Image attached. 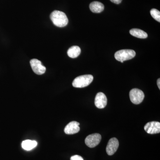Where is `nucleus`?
<instances>
[{"label": "nucleus", "mask_w": 160, "mask_h": 160, "mask_svg": "<svg viewBox=\"0 0 160 160\" xmlns=\"http://www.w3.org/2000/svg\"><path fill=\"white\" fill-rule=\"evenodd\" d=\"M50 19L53 24L59 27H63L68 24V19L66 14L63 12L54 10L51 13Z\"/></svg>", "instance_id": "f257e3e1"}, {"label": "nucleus", "mask_w": 160, "mask_h": 160, "mask_svg": "<svg viewBox=\"0 0 160 160\" xmlns=\"http://www.w3.org/2000/svg\"><path fill=\"white\" fill-rule=\"evenodd\" d=\"M93 80V77L91 75H84L80 76L75 78L72 85L75 88H84L89 86Z\"/></svg>", "instance_id": "f03ea898"}, {"label": "nucleus", "mask_w": 160, "mask_h": 160, "mask_svg": "<svg viewBox=\"0 0 160 160\" xmlns=\"http://www.w3.org/2000/svg\"><path fill=\"white\" fill-rule=\"evenodd\" d=\"M135 55L136 52L134 50L132 49H122L116 52L114 57L117 61L123 63L124 61L133 58Z\"/></svg>", "instance_id": "7ed1b4c3"}, {"label": "nucleus", "mask_w": 160, "mask_h": 160, "mask_svg": "<svg viewBox=\"0 0 160 160\" xmlns=\"http://www.w3.org/2000/svg\"><path fill=\"white\" fill-rule=\"evenodd\" d=\"M129 98L132 102L138 105L142 102L145 94L142 90L135 88L132 89L129 92Z\"/></svg>", "instance_id": "20e7f679"}, {"label": "nucleus", "mask_w": 160, "mask_h": 160, "mask_svg": "<svg viewBox=\"0 0 160 160\" xmlns=\"http://www.w3.org/2000/svg\"><path fill=\"white\" fill-rule=\"evenodd\" d=\"M102 136L99 133H93L90 134L86 137L85 139V143L86 146L89 148H94L101 142Z\"/></svg>", "instance_id": "39448f33"}, {"label": "nucleus", "mask_w": 160, "mask_h": 160, "mask_svg": "<svg viewBox=\"0 0 160 160\" xmlns=\"http://www.w3.org/2000/svg\"><path fill=\"white\" fill-rule=\"evenodd\" d=\"M32 69L36 74L42 75L46 71V68L42 65V62L36 59H32L30 62Z\"/></svg>", "instance_id": "423d86ee"}, {"label": "nucleus", "mask_w": 160, "mask_h": 160, "mask_svg": "<svg viewBox=\"0 0 160 160\" xmlns=\"http://www.w3.org/2000/svg\"><path fill=\"white\" fill-rule=\"evenodd\" d=\"M144 129L148 133L153 134L160 133V123L158 122H151L147 123L144 126Z\"/></svg>", "instance_id": "0eeeda50"}, {"label": "nucleus", "mask_w": 160, "mask_h": 160, "mask_svg": "<svg viewBox=\"0 0 160 160\" xmlns=\"http://www.w3.org/2000/svg\"><path fill=\"white\" fill-rule=\"evenodd\" d=\"M119 147V142L116 138H112L109 140L106 148L107 154L112 155L115 153Z\"/></svg>", "instance_id": "6e6552de"}, {"label": "nucleus", "mask_w": 160, "mask_h": 160, "mask_svg": "<svg viewBox=\"0 0 160 160\" xmlns=\"http://www.w3.org/2000/svg\"><path fill=\"white\" fill-rule=\"evenodd\" d=\"M107 104V98L106 95L102 92H98L95 98V105L99 109L105 108Z\"/></svg>", "instance_id": "1a4fd4ad"}, {"label": "nucleus", "mask_w": 160, "mask_h": 160, "mask_svg": "<svg viewBox=\"0 0 160 160\" xmlns=\"http://www.w3.org/2000/svg\"><path fill=\"white\" fill-rule=\"evenodd\" d=\"M80 123L75 121L70 122L65 127L64 132L67 134H74L79 132Z\"/></svg>", "instance_id": "9d476101"}, {"label": "nucleus", "mask_w": 160, "mask_h": 160, "mask_svg": "<svg viewBox=\"0 0 160 160\" xmlns=\"http://www.w3.org/2000/svg\"><path fill=\"white\" fill-rule=\"evenodd\" d=\"M89 9L94 13H100L104 9V5L98 2H93L89 5Z\"/></svg>", "instance_id": "9b49d317"}, {"label": "nucleus", "mask_w": 160, "mask_h": 160, "mask_svg": "<svg viewBox=\"0 0 160 160\" xmlns=\"http://www.w3.org/2000/svg\"><path fill=\"white\" fill-rule=\"evenodd\" d=\"M37 145L38 143L36 141L26 140L22 142V146L23 149L27 151H29L35 148Z\"/></svg>", "instance_id": "f8f14e48"}, {"label": "nucleus", "mask_w": 160, "mask_h": 160, "mask_svg": "<svg viewBox=\"0 0 160 160\" xmlns=\"http://www.w3.org/2000/svg\"><path fill=\"white\" fill-rule=\"evenodd\" d=\"M129 33L135 37L145 39L148 37V34L145 31L138 29H132L129 31Z\"/></svg>", "instance_id": "ddd939ff"}, {"label": "nucleus", "mask_w": 160, "mask_h": 160, "mask_svg": "<svg viewBox=\"0 0 160 160\" xmlns=\"http://www.w3.org/2000/svg\"><path fill=\"white\" fill-rule=\"evenodd\" d=\"M81 52V50L79 47L78 46H72L68 49L67 54L69 57L74 58H77Z\"/></svg>", "instance_id": "4468645a"}, {"label": "nucleus", "mask_w": 160, "mask_h": 160, "mask_svg": "<svg viewBox=\"0 0 160 160\" xmlns=\"http://www.w3.org/2000/svg\"><path fill=\"white\" fill-rule=\"evenodd\" d=\"M150 14L152 17L157 21L160 22V12L158 9H152L150 10Z\"/></svg>", "instance_id": "2eb2a0df"}, {"label": "nucleus", "mask_w": 160, "mask_h": 160, "mask_svg": "<svg viewBox=\"0 0 160 160\" xmlns=\"http://www.w3.org/2000/svg\"><path fill=\"white\" fill-rule=\"evenodd\" d=\"M70 160H84V159L82 157L76 155L72 156L70 158Z\"/></svg>", "instance_id": "dca6fc26"}, {"label": "nucleus", "mask_w": 160, "mask_h": 160, "mask_svg": "<svg viewBox=\"0 0 160 160\" xmlns=\"http://www.w3.org/2000/svg\"><path fill=\"white\" fill-rule=\"evenodd\" d=\"M110 1L115 4H119L122 2V0H110Z\"/></svg>", "instance_id": "f3484780"}, {"label": "nucleus", "mask_w": 160, "mask_h": 160, "mask_svg": "<svg viewBox=\"0 0 160 160\" xmlns=\"http://www.w3.org/2000/svg\"><path fill=\"white\" fill-rule=\"evenodd\" d=\"M157 85L159 89H160V79H158L157 81Z\"/></svg>", "instance_id": "a211bd4d"}]
</instances>
